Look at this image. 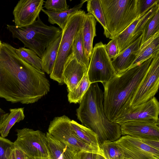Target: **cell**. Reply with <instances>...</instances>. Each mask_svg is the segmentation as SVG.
Masks as SVG:
<instances>
[{"instance_id":"obj_34","label":"cell","mask_w":159,"mask_h":159,"mask_svg":"<svg viewBox=\"0 0 159 159\" xmlns=\"http://www.w3.org/2000/svg\"><path fill=\"white\" fill-rule=\"evenodd\" d=\"M105 47L108 55L111 59L116 57L119 54L116 37L112 39L107 44H105Z\"/></svg>"},{"instance_id":"obj_3","label":"cell","mask_w":159,"mask_h":159,"mask_svg":"<svg viewBox=\"0 0 159 159\" xmlns=\"http://www.w3.org/2000/svg\"><path fill=\"white\" fill-rule=\"evenodd\" d=\"M103 92L97 83H92L76 109L77 119L98 136L99 145L113 142L121 136L120 126L109 120L103 107Z\"/></svg>"},{"instance_id":"obj_25","label":"cell","mask_w":159,"mask_h":159,"mask_svg":"<svg viewBox=\"0 0 159 159\" xmlns=\"http://www.w3.org/2000/svg\"><path fill=\"white\" fill-rule=\"evenodd\" d=\"M82 29L78 32L74 39L71 53L78 61L88 68L90 61L87 59L84 54Z\"/></svg>"},{"instance_id":"obj_37","label":"cell","mask_w":159,"mask_h":159,"mask_svg":"<svg viewBox=\"0 0 159 159\" xmlns=\"http://www.w3.org/2000/svg\"><path fill=\"white\" fill-rule=\"evenodd\" d=\"M144 143L148 146L159 150V139H140Z\"/></svg>"},{"instance_id":"obj_13","label":"cell","mask_w":159,"mask_h":159,"mask_svg":"<svg viewBox=\"0 0 159 159\" xmlns=\"http://www.w3.org/2000/svg\"><path fill=\"white\" fill-rule=\"evenodd\" d=\"M43 0H20L13 11L15 25L23 27L32 24L43 9Z\"/></svg>"},{"instance_id":"obj_28","label":"cell","mask_w":159,"mask_h":159,"mask_svg":"<svg viewBox=\"0 0 159 159\" xmlns=\"http://www.w3.org/2000/svg\"><path fill=\"white\" fill-rule=\"evenodd\" d=\"M159 32V10L149 20L146 25L142 34L140 46Z\"/></svg>"},{"instance_id":"obj_1","label":"cell","mask_w":159,"mask_h":159,"mask_svg":"<svg viewBox=\"0 0 159 159\" xmlns=\"http://www.w3.org/2000/svg\"><path fill=\"white\" fill-rule=\"evenodd\" d=\"M45 73L26 62L16 48L2 43L0 50V98L12 103H34L49 92Z\"/></svg>"},{"instance_id":"obj_32","label":"cell","mask_w":159,"mask_h":159,"mask_svg":"<svg viewBox=\"0 0 159 159\" xmlns=\"http://www.w3.org/2000/svg\"><path fill=\"white\" fill-rule=\"evenodd\" d=\"M44 6L46 10L60 12L69 9L66 0H47L44 2Z\"/></svg>"},{"instance_id":"obj_22","label":"cell","mask_w":159,"mask_h":159,"mask_svg":"<svg viewBox=\"0 0 159 159\" xmlns=\"http://www.w3.org/2000/svg\"><path fill=\"white\" fill-rule=\"evenodd\" d=\"M62 34L51 43L45 49L41 58L42 70L48 74L52 72L56 60Z\"/></svg>"},{"instance_id":"obj_7","label":"cell","mask_w":159,"mask_h":159,"mask_svg":"<svg viewBox=\"0 0 159 159\" xmlns=\"http://www.w3.org/2000/svg\"><path fill=\"white\" fill-rule=\"evenodd\" d=\"M70 119L66 115L55 117L50 121L48 132L54 138L77 152H88L102 155L101 152L79 139L71 129Z\"/></svg>"},{"instance_id":"obj_38","label":"cell","mask_w":159,"mask_h":159,"mask_svg":"<svg viewBox=\"0 0 159 159\" xmlns=\"http://www.w3.org/2000/svg\"><path fill=\"white\" fill-rule=\"evenodd\" d=\"M79 159H97V154L85 152L79 153Z\"/></svg>"},{"instance_id":"obj_31","label":"cell","mask_w":159,"mask_h":159,"mask_svg":"<svg viewBox=\"0 0 159 159\" xmlns=\"http://www.w3.org/2000/svg\"><path fill=\"white\" fill-rule=\"evenodd\" d=\"M159 10V4H157L147 11L139 21L132 36L134 42L142 34L144 27L149 19Z\"/></svg>"},{"instance_id":"obj_10","label":"cell","mask_w":159,"mask_h":159,"mask_svg":"<svg viewBox=\"0 0 159 159\" xmlns=\"http://www.w3.org/2000/svg\"><path fill=\"white\" fill-rule=\"evenodd\" d=\"M159 85V54L154 56L148 70L130 102L134 106L144 103L155 97Z\"/></svg>"},{"instance_id":"obj_21","label":"cell","mask_w":159,"mask_h":159,"mask_svg":"<svg viewBox=\"0 0 159 159\" xmlns=\"http://www.w3.org/2000/svg\"><path fill=\"white\" fill-rule=\"evenodd\" d=\"M70 127L77 137L83 142L101 152L96 134L89 128L74 120L70 121Z\"/></svg>"},{"instance_id":"obj_39","label":"cell","mask_w":159,"mask_h":159,"mask_svg":"<svg viewBox=\"0 0 159 159\" xmlns=\"http://www.w3.org/2000/svg\"><path fill=\"white\" fill-rule=\"evenodd\" d=\"M9 113H6L0 107V127L2 123L8 116Z\"/></svg>"},{"instance_id":"obj_14","label":"cell","mask_w":159,"mask_h":159,"mask_svg":"<svg viewBox=\"0 0 159 159\" xmlns=\"http://www.w3.org/2000/svg\"><path fill=\"white\" fill-rule=\"evenodd\" d=\"M159 123L140 121L125 122L120 125L121 135L139 139H159Z\"/></svg>"},{"instance_id":"obj_27","label":"cell","mask_w":159,"mask_h":159,"mask_svg":"<svg viewBox=\"0 0 159 159\" xmlns=\"http://www.w3.org/2000/svg\"><path fill=\"white\" fill-rule=\"evenodd\" d=\"M91 84L87 73L77 87L72 91L68 92L67 97L69 102L79 103Z\"/></svg>"},{"instance_id":"obj_2","label":"cell","mask_w":159,"mask_h":159,"mask_svg":"<svg viewBox=\"0 0 159 159\" xmlns=\"http://www.w3.org/2000/svg\"><path fill=\"white\" fill-rule=\"evenodd\" d=\"M154 56L117 74L103 84L104 111L109 120L113 122L130 106V101L145 76Z\"/></svg>"},{"instance_id":"obj_33","label":"cell","mask_w":159,"mask_h":159,"mask_svg":"<svg viewBox=\"0 0 159 159\" xmlns=\"http://www.w3.org/2000/svg\"><path fill=\"white\" fill-rule=\"evenodd\" d=\"M159 3V0H138V16H141Z\"/></svg>"},{"instance_id":"obj_35","label":"cell","mask_w":159,"mask_h":159,"mask_svg":"<svg viewBox=\"0 0 159 159\" xmlns=\"http://www.w3.org/2000/svg\"><path fill=\"white\" fill-rule=\"evenodd\" d=\"M13 145V143L0 136V159H8V149Z\"/></svg>"},{"instance_id":"obj_41","label":"cell","mask_w":159,"mask_h":159,"mask_svg":"<svg viewBox=\"0 0 159 159\" xmlns=\"http://www.w3.org/2000/svg\"><path fill=\"white\" fill-rule=\"evenodd\" d=\"M97 159H105L104 158L102 155L98 154L97 155Z\"/></svg>"},{"instance_id":"obj_24","label":"cell","mask_w":159,"mask_h":159,"mask_svg":"<svg viewBox=\"0 0 159 159\" xmlns=\"http://www.w3.org/2000/svg\"><path fill=\"white\" fill-rule=\"evenodd\" d=\"M146 12L137 18L132 24L116 37L117 40L119 53L133 43L132 41L133 34L139 21Z\"/></svg>"},{"instance_id":"obj_42","label":"cell","mask_w":159,"mask_h":159,"mask_svg":"<svg viewBox=\"0 0 159 159\" xmlns=\"http://www.w3.org/2000/svg\"><path fill=\"white\" fill-rule=\"evenodd\" d=\"M2 43L0 41V50L1 47V46L2 45Z\"/></svg>"},{"instance_id":"obj_6","label":"cell","mask_w":159,"mask_h":159,"mask_svg":"<svg viewBox=\"0 0 159 159\" xmlns=\"http://www.w3.org/2000/svg\"><path fill=\"white\" fill-rule=\"evenodd\" d=\"M86 14L84 10H79L70 17L62 30L57 58L53 70L50 75L51 79L57 82L60 85L64 84L62 76L64 65L68 57L71 52L74 39L82 27Z\"/></svg>"},{"instance_id":"obj_5","label":"cell","mask_w":159,"mask_h":159,"mask_svg":"<svg viewBox=\"0 0 159 159\" xmlns=\"http://www.w3.org/2000/svg\"><path fill=\"white\" fill-rule=\"evenodd\" d=\"M100 1L107 27V38L112 39L116 37L139 17L138 0Z\"/></svg>"},{"instance_id":"obj_8","label":"cell","mask_w":159,"mask_h":159,"mask_svg":"<svg viewBox=\"0 0 159 159\" xmlns=\"http://www.w3.org/2000/svg\"><path fill=\"white\" fill-rule=\"evenodd\" d=\"M92 83H106L116 74L106 51L105 44L101 42L95 44L90 59L87 72Z\"/></svg>"},{"instance_id":"obj_36","label":"cell","mask_w":159,"mask_h":159,"mask_svg":"<svg viewBox=\"0 0 159 159\" xmlns=\"http://www.w3.org/2000/svg\"><path fill=\"white\" fill-rule=\"evenodd\" d=\"M7 157L8 159H28V157L21 150L13 145L8 149Z\"/></svg>"},{"instance_id":"obj_18","label":"cell","mask_w":159,"mask_h":159,"mask_svg":"<svg viewBox=\"0 0 159 159\" xmlns=\"http://www.w3.org/2000/svg\"><path fill=\"white\" fill-rule=\"evenodd\" d=\"M96 24L94 17L89 13H86L82 29V35L84 54L89 61L93 48V40L96 36Z\"/></svg>"},{"instance_id":"obj_11","label":"cell","mask_w":159,"mask_h":159,"mask_svg":"<svg viewBox=\"0 0 159 159\" xmlns=\"http://www.w3.org/2000/svg\"><path fill=\"white\" fill-rule=\"evenodd\" d=\"M112 143L124 159H159V150L148 146L139 139L125 135Z\"/></svg>"},{"instance_id":"obj_40","label":"cell","mask_w":159,"mask_h":159,"mask_svg":"<svg viewBox=\"0 0 159 159\" xmlns=\"http://www.w3.org/2000/svg\"><path fill=\"white\" fill-rule=\"evenodd\" d=\"M28 159H50L49 157H28Z\"/></svg>"},{"instance_id":"obj_30","label":"cell","mask_w":159,"mask_h":159,"mask_svg":"<svg viewBox=\"0 0 159 159\" xmlns=\"http://www.w3.org/2000/svg\"><path fill=\"white\" fill-rule=\"evenodd\" d=\"M100 148L105 159H124L120 151L112 142L104 143Z\"/></svg>"},{"instance_id":"obj_17","label":"cell","mask_w":159,"mask_h":159,"mask_svg":"<svg viewBox=\"0 0 159 159\" xmlns=\"http://www.w3.org/2000/svg\"><path fill=\"white\" fill-rule=\"evenodd\" d=\"M45 143L50 159H79V154L54 138L48 132Z\"/></svg>"},{"instance_id":"obj_23","label":"cell","mask_w":159,"mask_h":159,"mask_svg":"<svg viewBox=\"0 0 159 159\" xmlns=\"http://www.w3.org/2000/svg\"><path fill=\"white\" fill-rule=\"evenodd\" d=\"M10 113L0 127L1 136L5 138L7 136L12 127L16 123L23 120L25 115L24 108H10Z\"/></svg>"},{"instance_id":"obj_12","label":"cell","mask_w":159,"mask_h":159,"mask_svg":"<svg viewBox=\"0 0 159 159\" xmlns=\"http://www.w3.org/2000/svg\"><path fill=\"white\" fill-rule=\"evenodd\" d=\"M159 102L154 97L148 101L134 106H129L114 121L120 125L130 121L159 122Z\"/></svg>"},{"instance_id":"obj_29","label":"cell","mask_w":159,"mask_h":159,"mask_svg":"<svg viewBox=\"0 0 159 159\" xmlns=\"http://www.w3.org/2000/svg\"><path fill=\"white\" fill-rule=\"evenodd\" d=\"M20 57L36 69L42 70L41 59L32 50L25 47L16 48Z\"/></svg>"},{"instance_id":"obj_15","label":"cell","mask_w":159,"mask_h":159,"mask_svg":"<svg viewBox=\"0 0 159 159\" xmlns=\"http://www.w3.org/2000/svg\"><path fill=\"white\" fill-rule=\"evenodd\" d=\"M88 70V68L78 61L71 53L69 54L64 65L62 75L68 92L72 91L77 87Z\"/></svg>"},{"instance_id":"obj_26","label":"cell","mask_w":159,"mask_h":159,"mask_svg":"<svg viewBox=\"0 0 159 159\" xmlns=\"http://www.w3.org/2000/svg\"><path fill=\"white\" fill-rule=\"evenodd\" d=\"M87 9L88 13L92 15L102 26L105 35L107 33V27L105 19L100 0H88Z\"/></svg>"},{"instance_id":"obj_4","label":"cell","mask_w":159,"mask_h":159,"mask_svg":"<svg viewBox=\"0 0 159 159\" xmlns=\"http://www.w3.org/2000/svg\"><path fill=\"white\" fill-rule=\"evenodd\" d=\"M31 24L23 27L7 25L13 38L20 40L25 47L33 51L41 59L48 45L60 36L62 30L44 24L39 16Z\"/></svg>"},{"instance_id":"obj_20","label":"cell","mask_w":159,"mask_h":159,"mask_svg":"<svg viewBox=\"0 0 159 159\" xmlns=\"http://www.w3.org/2000/svg\"><path fill=\"white\" fill-rule=\"evenodd\" d=\"M87 0H82L72 8L60 12H56L42 9V11L48 16V21L52 24H56L62 30L65 28L69 19L80 9Z\"/></svg>"},{"instance_id":"obj_9","label":"cell","mask_w":159,"mask_h":159,"mask_svg":"<svg viewBox=\"0 0 159 159\" xmlns=\"http://www.w3.org/2000/svg\"><path fill=\"white\" fill-rule=\"evenodd\" d=\"M17 138L14 146L28 157H48L46 145V134L28 128L16 129Z\"/></svg>"},{"instance_id":"obj_16","label":"cell","mask_w":159,"mask_h":159,"mask_svg":"<svg viewBox=\"0 0 159 159\" xmlns=\"http://www.w3.org/2000/svg\"><path fill=\"white\" fill-rule=\"evenodd\" d=\"M142 34L111 60L112 65L117 74L122 73L129 68L135 60L140 48Z\"/></svg>"},{"instance_id":"obj_19","label":"cell","mask_w":159,"mask_h":159,"mask_svg":"<svg viewBox=\"0 0 159 159\" xmlns=\"http://www.w3.org/2000/svg\"><path fill=\"white\" fill-rule=\"evenodd\" d=\"M159 54V32L140 47L138 54L130 67L139 65Z\"/></svg>"}]
</instances>
